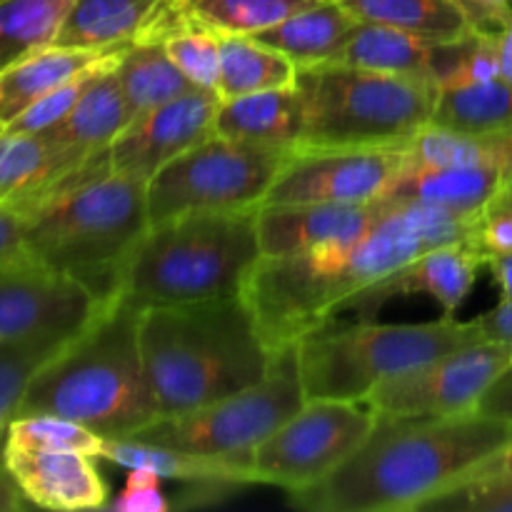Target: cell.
<instances>
[{"mask_svg": "<svg viewBox=\"0 0 512 512\" xmlns=\"http://www.w3.org/2000/svg\"><path fill=\"white\" fill-rule=\"evenodd\" d=\"M483 215H463L425 203H388L373 228L348 243L260 258L250 273L248 300L260 335L273 353L335 318L358 295L425 250L478 243Z\"/></svg>", "mask_w": 512, "mask_h": 512, "instance_id": "1", "label": "cell"}, {"mask_svg": "<svg viewBox=\"0 0 512 512\" xmlns=\"http://www.w3.org/2000/svg\"><path fill=\"white\" fill-rule=\"evenodd\" d=\"M512 440V423L490 415H378L358 450L310 488L288 493L308 512L420 510L463 483Z\"/></svg>", "mask_w": 512, "mask_h": 512, "instance_id": "2", "label": "cell"}, {"mask_svg": "<svg viewBox=\"0 0 512 512\" xmlns=\"http://www.w3.org/2000/svg\"><path fill=\"white\" fill-rule=\"evenodd\" d=\"M140 353L160 418L260 383L275 363L243 295L140 310Z\"/></svg>", "mask_w": 512, "mask_h": 512, "instance_id": "3", "label": "cell"}, {"mask_svg": "<svg viewBox=\"0 0 512 512\" xmlns=\"http://www.w3.org/2000/svg\"><path fill=\"white\" fill-rule=\"evenodd\" d=\"M23 215L30 255L110 305L150 228L148 183L83 165Z\"/></svg>", "mask_w": 512, "mask_h": 512, "instance_id": "4", "label": "cell"}, {"mask_svg": "<svg viewBox=\"0 0 512 512\" xmlns=\"http://www.w3.org/2000/svg\"><path fill=\"white\" fill-rule=\"evenodd\" d=\"M140 310L115 300L28 385L18 415H58L103 438H135L160 418L140 353Z\"/></svg>", "mask_w": 512, "mask_h": 512, "instance_id": "5", "label": "cell"}, {"mask_svg": "<svg viewBox=\"0 0 512 512\" xmlns=\"http://www.w3.org/2000/svg\"><path fill=\"white\" fill-rule=\"evenodd\" d=\"M258 210L185 213L153 223L125 268L118 300L143 310L243 295L263 258Z\"/></svg>", "mask_w": 512, "mask_h": 512, "instance_id": "6", "label": "cell"}, {"mask_svg": "<svg viewBox=\"0 0 512 512\" xmlns=\"http://www.w3.org/2000/svg\"><path fill=\"white\" fill-rule=\"evenodd\" d=\"M298 148H408L430 125L438 85L343 63L300 65Z\"/></svg>", "mask_w": 512, "mask_h": 512, "instance_id": "7", "label": "cell"}, {"mask_svg": "<svg viewBox=\"0 0 512 512\" xmlns=\"http://www.w3.org/2000/svg\"><path fill=\"white\" fill-rule=\"evenodd\" d=\"M480 340L473 323L443 315L433 323H335L295 343L308 400H368L378 383Z\"/></svg>", "mask_w": 512, "mask_h": 512, "instance_id": "8", "label": "cell"}, {"mask_svg": "<svg viewBox=\"0 0 512 512\" xmlns=\"http://www.w3.org/2000/svg\"><path fill=\"white\" fill-rule=\"evenodd\" d=\"M295 148L213 133L148 180L150 225L185 213L260 208Z\"/></svg>", "mask_w": 512, "mask_h": 512, "instance_id": "9", "label": "cell"}, {"mask_svg": "<svg viewBox=\"0 0 512 512\" xmlns=\"http://www.w3.org/2000/svg\"><path fill=\"white\" fill-rule=\"evenodd\" d=\"M305 400L295 345H290L275 353L273 368L260 383L188 413L163 415L133 440L208 458L250 460L255 448L293 418Z\"/></svg>", "mask_w": 512, "mask_h": 512, "instance_id": "10", "label": "cell"}, {"mask_svg": "<svg viewBox=\"0 0 512 512\" xmlns=\"http://www.w3.org/2000/svg\"><path fill=\"white\" fill-rule=\"evenodd\" d=\"M378 413L365 400H305L268 440L255 448V483L303 490L328 478L363 445Z\"/></svg>", "mask_w": 512, "mask_h": 512, "instance_id": "11", "label": "cell"}, {"mask_svg": "<svg viewBox=\"0 0 512 512\" xmlns=\"http://www.w3.org/2000/svg\"><path fill=\"white\" fill-rule=\"evenodd\" d=\"M512 363V345L475 340L378 383L365 403L378 415H463L478 410Z\"/></svg>", "mask_w": 512, "mask_h": 512, "instance_id": "12", "label": "cell"}, {"mask_svg": "<svg viewBox=\"0 0 512 512\" xmlns=\"http://www.w3.org/2000/svg\"><path fill=\"white\" fill-rule=\"evenodd\" d=\"M408 165V148H295L263 205L370 203Z\"/></svg>", "mask_w": 512, "mask_h": 512, "instance_id": "13", "label": "cell"}, {"mask_svg": "<svg viewBox=\"0 0 512 512\" xmlns=\"http://www.w3.org/2000/svg\"><path fill=\"white\" fill-rule=\"evenodd\" d=\"M103 308L85 285L40 260L0 265V340L75 335Z\"/></svg>", "mask_w": 512, "mask_h": 512, "instance_id": "14", "label": "cell"}, {"mask_svg": "<svg viewBox=\"0 0 512 512\" xmlns=\"http://www.w3.org/2000/svg\"><path fill=\"white\" fill-rule=\"evenodd\" d=\"M220 95L193 88L140 115L110 143V170L148 183L163 165L213 135Z\"/></svg>", "mask_w": 512, "mask_h": 512, "instance_id": "15", "label": "cell"}, {"mask_svg": "<svg viewBox=\"0 0 512 512\" xmlns=\"http://www.w3.org/2000/svg\"><path fill=\"white\" fill-rule=\"evenodd\" d=\"M473 33L455 40H435L390 25L358 23L335 63L430 80L443 90L455 83L473 43Z\"/></svg>", "mask_w": 512, "mask_h": 512, "instance_id": "16", "label": "cell"}, {"mask_svg": "<svg viewBox=\"0 0 512 512\" xmlns=\"http://www.w3.org/2000/svg\"><path fill=\"white\" fill-rule=\"evenodd\" d=\"M3 463L23 498L38 508L60 512L108 508V488L93 455L5 445Z\"/></svg>", "mask_w": 512, "mask_h": 512, "instance_id": "17", "label": "cell"}, {"mask_svg": "<svg viewBox=\"0 0 512 512\" xmlns=\"http://www.w3.org/2000/svg\"><path fill=\"white\" fill-rule=\"evenodd\" d=\"M488 263V255L478 243H455L425 250L408 265L395 270L393 275L375 283L363 295L353 300L348 308L360 310L368 318L375 308L403 295H430L448 318H455V310L463 305L473 290L478 270Z\"/></svg>", "mask_w": 512, "mask_h": 512, "instance_id": "18", "label": "cell"}, {"mask_svg": "<svg viewBox=\"0 0 512 512\" xmlns=\"http://www.w3.org/2000/svg\"><path fill=\"white\" fill-rule=\"evenodd\" d=\"M383 208L385 200L265 205L258 210V238L263 258L305 253L323 245L360 238L383 215Z\"/></svg>", "mask_w": 512, "mask_h": 512, "instance_id": "19", "label": "cell"}, {"mask_svg": "<svg viewBox=\"0 0 512 512\" xmlns=\"http://www.w3.org/2000/svg\"><path fill=\"white\" fill-rule=\"evenodd\" d=\"M510 178L508 170L488 165H420L408 160L380 200H413L463 215H483L498 200Z\"/></svg>", "mask_w": 512, "mask_h": 512, "instance_id": "20", "label": "cell"}, {"mask_svg": "<svg viewBox=\"0 0 512 512\" xmlns=\"http://www.w3.org/2000/svg\"><path fill=\"white\" fill-rule=\"evenodd\" d=\"M130 45L133 43L108 45V48L45 45L25 55L0 73V123L8 125L35 100L80 78L88 70L100 68V65H118Z\"/></svg>", "mask_w": 512, "mask_h": 512, "instance_id": "21", "label": "cell"}, {"mask_svg": "<svg viewBox=\"0 0 512 512\" xmlns=\"http://www.w3.org/2000/svg\"><path fill=\"white\" fill-rule=\"evenodd\" d=\"M85 160L55 143L48 133L0 130V205L28 210L45 190Z\"/></svg>", "mask_w": 512, "mask_h": 512, "instance_id": "22", "label": "cell"}, {"mask_svg": "<svg viewBox=\"0 0 512 512\" xmlns=\"http://www.w3.org/2000/svg\"><path fill=\"white\" fill-rule=\"evenodd\" d=\"M100 458L110 460L125 470L148 468L163 480L218 485V488H238V485L255 483L250 460L208 458V455L185 453V450H173L133 438H105Z\"/></svg>", "mask_w": 512, "mask_h": 512, "instance_id": "23", "label": "cell"}, {"mask_svg": "<svg viewBox=\"0 0 512 512\" xmlns=\"http://www.w3.org/2000/svg\"><path fill=\"white\" fill-rule=\"evenodd\" d=\"M213 133L253 143L298 148L303 135V105L298 90L275 88L220 100Z\"/></svg>", "mask_w": 512, "mask_h": 512, "instance_id": "24", "label": "cell"}, {"mask_svg": "<svg viewBox=\"0 0 512 512\" xmlns=\"http://www.w3.org/2000/svg\"><path fill=\"white\" fill-rule=\"evenodd\" d=\"M360 20L335 0H320L290 18L280 20L253 38L288 55L295 65L335 63Z\"/></svg>", "mask_w": 512, "mask_h": 512, "instance_id": "25", "label": "cell"}, {"mask_svg": "<svg viewBox=\"0 0 512 512\" xmlns=\"http://www.w3.org/2000/svg\"><path fill=\"white\" fill-rule=\"evenodd\" d=\"M115 68L95 75L75 108L68 113V118L55 128L45 130L55 143L63 145L75 158L88 160L100 150H108L110 143L128 128V108H125Z\"/></svg>", "mask_w": 512, "mask_h": 512, "instance_id": "26", "label": "cell"}, {"mask_svg": "<svg viewBox=\"0 0 512 512\" xmlns=\"http://www.w3.org/2000/svg\"><path fill=\"white\" fill-rule=\"evenodd\" d=\"M163 0H75L53 45L108 48L135 43Z\"/></svg>", "mask_w": 512, "mask_h": 512, "instance_id": "27", "label": "cell"}, {"mask_svg": "<svg viewBox=\"0 0 512 512\" xmlns=\"http://www.w3.org/2000/svg\"><path fill=\"white\" fill-rule=\"evenodd\" d=\"M430 125L478 138H512V85L495 78L488 83L443 88Z\"/></svg>", "mask_w": 512, "mask_h": 512, "instance_id": "28", "label": "cell"}, {"mask_svg": "<svg viewBox=\"0 0 512 512\" xmlns=\"http://www.w3.org/2000/svg\"><path fill=\"white\" fill-rule=\"evenodd\" d=\"M298 65L280 50L260 43L253 35L220 38V100L260 90L295 88Z\"/></svg>", "mask_w": 512, "mask_h": 512, "instance_id": "29", "label": "cell"}, {"mask_svg": "<svg viewBox=\"0 0 512 512\" xmlns=\"http://www.w3.org/2000/svg\"><path fill=\"white\" fill-rule=\"evenodd\" d=\"M115 73H118L130 123L158 105L170 103L188 90L198 88L170 60L163 43H133L120 58Z\"/></svg>", "mask_w": 512, "mask_h": 512, "instance_id": "30", "label": "cell"}, {"mask_svg": "<svg viewBox=\"0 0 512 512\" xmlns=\"http://www.w3.org/2000/svg\"><path fill=\"white\" fill-rule=\"evenodd\" d=\"M360 23L390 25L435 40H455L473 33L468 15L455 0H335Z\"/></svg>", "mask_w": 512, "mask_h": 512, "instance_id": "31", "label": "cell"}, {"mask_svg": "<svg viewBox=\"0 0 512 512\" xmlns=\"http://www.w3.org/2000/svg\"><path fill=\"white\" fill-rule=\"evenodd\" d=\"M73 0H0V73L53 45Z\"/></svg>", "mask_w": 512, "mask_h": 512, "instance_id": "32", "label": "cell"}, {"mask_svg": "<svg viewBox=\"0 0 512 512\" xmlns=\"http://www.w3.org/2000/svg\"><path fill=\"white\" fill-rule=\"evenodd\" d=\"M78 335V333H75ZM75 335H43V338L0 340V433L18 418L28 385L35 375L75 338Z\"/></svg>", "mask_w": 512, "mask_h": 512, "instance_id": "33", "label": "cell"}, {"mask_svg": "<svg viewBox=\"0 0 512 512\" xmlns=\"http://www.w3.org/2000/svg\"><path fill=\"white\" fill-rule=\"evenodd\" d=\"M408 160L420 165H488L512 173V138H478L425 125L408 143Z\"/></svg>", "mask_w": 512, "mask_h": 512, "instance_id": "34", "label": "cell"}, {"mask_svg": "<svg viewBox=\"0 0 512 512\" xmlns=\"http://www.w3.org/2000/svg\"><path fill=\"white\" fill-rule=\"evenodd\" d=\"M320 0H183L193 20L220 35H255Z\"/></svg>", "mask_w": 512, "mask_h": 512, "instance_id": "35", "label": "cell"}, {"mask_svg": "<svg viewBox=\"0 0 512 512\" xmlns=\"http://www.w3.org/2000/svg\"><path fill=\"white\" fill-rule=\"evenodd\" d=\"M103 440L95 430L58 415H18L5 433L8 448L75 450L93 458H100Z\"/></svg>", "mask_w": 512, "mask_h": 512, "instance_id": "36", "label": "cell"}, {"mask_svg": "<svg viewBox=\"0 0 512 512\" xmlns=\"http://www.w3.org/2000/svg\"><path fill=\"white\" fill-rule=\"evenodd\" d=\"M220 38L223 35L188 15V20L163 40V48L190 83L218 93Z\"/></svg>", "mask_w": 512, "mask_h": 512, "instance_id": "37", "label": "cell"}, {"mask_svg": "<svg viewBox=\"0 0 512 512\" xmlns=\"http://www.w3.org/2000/svg\"><path fill=\"white\" fill-rule=\"evenodd\" d=\"M420 510L430 512H512V478H470L453 485Z\"/></svg>", "mask_w": 512, "mask_h": 512, "instance_id": "38", "label": "cell"}, {"mask_svg": "<svg viewBox=\"0 0 512 512\" xmlns=\"http://www.w3.org/2000/svg\"><path fill=\"white\" fill-rule=\"evenodd\" d=\"M110 68H115V65H100V68L88 70V73H83L80 78L60 85V88H55L53 93L43 95V98L35 100L33 105H28L18 118L10 120V123L5 125V130H13V133H45V130L55 128V125L63 123V120L68 118V113L75 108L80 95L85 93L90 80H93L95 75L103 73V70H110Z\"/></svg>", "mask_w": 512, "mask_h": 512, "instance_id": "39", "label": "cell"}, {"mask_svg": "<svg viewBox=\"0 0 512 512\" xmlns=\"http://www.w3.org/2000/svg\"><path fill=\"white\" fill-rule=\"evenodd\" d=\"M163 478L148 468H130L125 488L108 505L115 512H168L170 503L163 495Z\"/></svg>", "mask_w": 512, "mask_h": 512, "instance_id": "40", "label": "cell"}, {"mask_svg": "<svg viewBox=\"0 0 512 512\" xmlns=\"http://www.w3.org/2000/svg\"><path fill=\"white\" fill-rule=\"evenodd\" d=\"M33 258L25 240V215L10 205H0V265Z\"/></svg>", "mask_w": 512, "mask_h": 512, "instance_id": "41", "label": "cell"}, {"mask_svg": "<svg viewBox=\"0 0 512 512\" xmlns=\"http://www.w3.org/2000/svg\"><path fill=\"white\" fill-rule=\"evenodd\" d=\"M478 33H498L512 20V0H455Z\"/></svg>", "mask_w": 512, "mask_h": 512, "instance_id": "42", "label": "cell"}, {"mask_svg": "<svg viewBox=\"0 0 512 512\" xmlns=\"http://www.w3.org/2000/svg\"><path fill=\"white\" fill-rule=\"evenodd\" d=\"M480 340L512 345V300H500L493 310L470 320Z\"/></svg>", "mask_w": 512, "mask_h": 512, "instance_id": "43", "label": "cell"}, {"mask_svg": "<svg viewBox=\"0 0 512 512\" xmlns=\"http://www.w3.org/2000/svg\"><path fill=\"white\" fill-rule=\"evenodd\" d=\"M478 413L512 423V363L483 395V400L478 403Z\"/></svg>", "mask_w": 512, "mask_h": 512, "instance_id": "44", "label": "cell"}, {"mask_svg": "<svg viewBox=\"0 0 512 512\" xmlns=\"http://www.w3.org/2000/svg\"><path fill=\"white\" fill-rule=\"evenodd\" d=\"M470 478H512V440L488 460H483L465 480Z\"/></svg>", "mask_w": 512, "mask_h": 512, "instance_id": "45", "label": "cell"}, {"mask_svg": "<svg viewBox=\"0 0 512 512\" xmlns=\"http://www.w3.org/2000/svg\"><path fill=\"white\" fill-rule=\"evenodd\" d=\"M485 265L500 288V300H512V253L490 255Z\"/></svg>", "mask_w": 512, "mask_h": 512, "instance_id": "46", "label": "cell"}, {"mask_svg": "<svg viewBox=\"0 0 512 512\" xmlns=\"http://www.w3.org/2000/svg\"><path fill=\"white\" fill-rule=\"evenodd\" d=\"M28 500L23 498V493L18 490L15 480L10 478V473L5 470V465H0V512H15L23 510Z\"/></svg>", "mask_w": 512, "mask_h": 512, "instance_id": "47", "label": "cell"}, {"mask_svg": "<svg viewBox=\"0 0 512 512\" xmlns=\"http://www.w3.org/2000/svg\"><path fill=\"white\" fill-rule=\"evenodd\" d=\"M495 43H498L500 78L512 85V20L495 33Z\"/></svg>", "mask_w": 512, "mask_h": 512, "instance_id": "48", "label": "cell"}, {"mask_svg": "<svg viewBox=\"0 0 512 512\" xmlns=\"http://www.w3.org/2000/svg\"><path fill=\"white\" fill-rule=\"evenodd\" d=\"M495 205H512V178L508 180V185H505V188H503V193L498 195Z\"/></svg>", "mask_w": 512, "mask_h": 512, "instance_id": "49", "label": "cell"}, {"mask_svg": "<svg viewBox=\"0 0 512 512\" xmlns=\"http://www.w3.org/2000/svg\"><path fill=\"white\" fill-rule=\"evenodd\" d=\"M3 453H5V433H0V465L3 463Z\"/></svg>", "mask_w": 512, "mask_h": 512, "instance_id": "50", "label": "cell"}, {"mask_svg": "<svg viewBox=\"0 0 512 512\" xmlns=\"http://www.w3.org/2000/svg\"><path fill=\"white\" fill-rule=\"evenodd\" d=\"M493 205H495V203H493ZM505 208H510V210H512V205H505Z\"/></svg>", "mask_w": 512, "mask_h": 512, "instance_id": "51", "label": "cell"}, {"mask_svg": "<svg viewBox=\"0 0 512 512\" xmlns=\"http://www.w3.org/2000/svg\"><path fill=\"white\" fill-rule=\"evenodd\" d=\"M3 128H5V125H3V123H0V130H3Z\"/></svg>", "mask_w": 512, "mask_h": 512, "instance_id": "52", "label": "cell"}, {"mask_svg": "<svg viewBox=\"0 0 512 512\" xmlns=\"http://www.w3.org/2000/svg\"><path fill=\"white\" fill-rule=\"evenodd\" d=\"M73 3H75V0H73Z\"/></svg>", "mask_w": 512, "mask_h": 512, "instance_id": "53", "label": "cell"}]
</instances>
